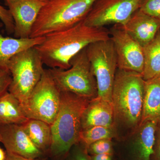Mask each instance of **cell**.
<instances>
[{
  "label": "cell",
  "mask_w": 160,
  "mask_h": 160,
  "mask_svg": "<svg viewBox=\"0 0 160 160\" xmlns=\"http://www.w3.org/2000/svg\"><path fill=\"white\" fill-rule=\"evenodd\" d=\"M44 37L42 42L35 46L44 65L50 68L67 69L76 55L91 43L109 39L110 35L106 27H90L83 20Z\"/></svg>",
  "instance_id": "1"
},
{
  "label": "cell",
  "mask_w": 160,
  "mask_h": 160,
  "mask_svg": "<svg viewBox=\"0 0 160 160\" xmlns=\"http://www.w3.org/2000/svg\"><path fill=\"white\" fill-rule=\"evenodd\" d=\"M145 86L142 74L117 69L112 94L116 122L130 129L139 128L142 115Z\"/></svg>",
  "instance_id": "2"
},
{
  "label": "cell",
  "mask_w": 160,
  "mask_h": 160,
  "mask_svg": "<svg viewBox=\"0 0 160 160\" xmlns=\"http://www.w3.org/2000/svg\"><path fill=\"white\" fill-rule=\"evenodd\" d=\"M61 92L59 109L51 125L50 149L56 155L65 154L80 142L82 116L91 99L69 92Z\"/></svg>",
  "instance_id": "3"
},
{
  "label": "cell",
  "mask_w": 160,
  "mask_h": 160,
  "mask_svg": "<svg viewBox=\"0 0 160 160\" xmlns=\"http://www.w3.org/2000/svg\"><path fill=\"white\" fill-rule=\"evenodd\" d=\"M96 0H50L40 11L30 38L70 28L85 19Z\"/></svg>",
  "instance_id": "4"
},
{
  "label": "cell",
  "mask_w": 160,
  "mask_h": 160,
  "mask_svg": "<svg viewBox=\"0 0 160 160\" xmlns=\"http://www.w3.org/2000/svg\"><path fill=\"white\" fill-rule=\"evenodd\" d=\"M70 64V68L67 69H49L60 91L69 92L90 99L97 97V83L86 47L72 59Z\"/></svg>",
  "instance_id": "5"
},
{
  "label": "cell",
  "mask_w": 160,
  "mask_h": 160,
  "mask_svg": "<svg viewBox=\"0 0 160 160\" xmlns=\"http://www.w3.org/2000/svg\"><path fill=\"white\" fill-rule=\"evenodd\" d=\"M44 63L35 47L21 52L9 61L8 69L12 80L8 91L23 102L41 80Z\"/></svg>",
  "instance_id": "6"
},
{
  "label": "cell",
  "mask_w": 160,
  "mask_h": 160,
  "mask_svg": "<svg viewBox=\"0 0 160 160\" xmlns=\"http://www.w3.org/2000/svg\"><path fill=\"white\" fill-rule=\"evenodd\" d=\"M61 100V91L49 69H45L29 97L21 104L27 118L41 120L51 126L58 112Z\"/></svg>",
  "instance_id": "7"
},
{
  "label": "cell",
  "mask_w": 160,
  "mask_h": 160,
  "mask_svg": "<svg viewBox=\"0 0 160 160\" xmlns=\"http://www.w3.org/2000/svg\"><path fill=\"white\" fill-rule=\"evenodd\" d=\"M88 58L97 83L98 97L112 102V87L118 69L111 39L91 43L86 47Z\"/></svg>",
  "instance_id": "8"
},
{
  "label": "cell",
  "mask_w": 160,
  "mask_h": 160,
  "mask_svg": "<svg viewBox=\"0 0 160 160\" xmlns=\"http://www.w3.org/2000/svg\"><path fill=\"white\" fill-rule=\"evenodd\" d=\"M143 0H96L84 22L90 27L123 25L140 9Z\"/></svg>",
  "instance_id": "9"
},
{
  "label": "cell",
  "mask_w": 160,
  "mask_h": 160,
  "mask_svg": "<svg viewBox=\"0 0 160 160\" xmlns=\"http://www.w3.org/2000/svg\"><path fill=\"white\" fill-rule=\"evenodd\" d=\"M109 32L116 54L118 69L142 74L144 66L143 47L121 25H113Z\"/></svg>",
  "instance_id": "10"
},
{
  "label": "cell",
  "mask_w": 160,
  "mask_h": 160,
  "mask_svg": "<svg viewBox=\"0 0 160 160\" xmlns=\"http://www.w3.org/2000/svg\"><path fill=\"white\" fill-rule=\"evenodd\" d=\"M14 23V38H30L40 11L46 2L43 0H4Z\"/></svg>",
  "instance_id": "11"
},
{
  "label": "cell",
  "mask_w": 160,
  "mask_h": 160,
  "mask_svg": "<svg viewBox=\"0 0 160 160\" xmlns=\"http://www.w3.org/2000/svg\"><path fill=\"white\" fill-rule=\"evenodd\" d=\"M0 138L8 152L31 160H35L42 154V151L32 142L22 125H0Z\"/></svg>",
  "instance_id": "12"
},
{
  "label": "cell",
  "mask_w": 160,
  "mask_h": 160,
  "mask_svg": "<svg viewBox=\"0 0 160 160\" xmlns=\"http://www.w3.org/2000/svg\"><path fill=\"white\" fill-rule=\"evenodd\" d=\"M121 26L144 47L154 39L160 31V19L149 16L138 9Z\"/></svg>",
  "instance_id": "13"
},
{
  "label": "cell",
  "mask_w": 160,
  "mask_h": 160,
  "mask_svg": "<svg viewBox=\"0 0 160 160\" xmlns=\"http://www.w3.org/2000/svg\"><path fill=\"white\" fill-rule=\"evenodd\" d=\"M114 109L111 102L98 97L91 99L83 112L82 130L93 126L115 128Z\"/></svg>",
  "instance_id": "14"
},
{
  "label": "cell",
  "mask_w": 160,
  "mask_h": 160,
  "mask_svg": "<svg viewBox=\"0 0 160 160\" xmlns=\"http://www.w3.org/2000/svg\"><path fill=\"white\" fill-rule=\"evenodd\" d=\"M3 25V23L0 22V29ZM44 38V37L28 38L4 37L0 33V68L8 69L9 61L14 56L40 45Z\"/></svg>",
  "instance_id": "15"
},
{
  "label": "cell",
  "mask_w": 160,
  "mask_h": 160,
  "mask_svg": "<svg viewBox=\"0 0 160 160\" xmlns=\"http://www.w3.org/2000/svg\"><path fill=\"white\" fill-rule=\"evenodd\" d=\"M149 120H155L160 123V74L145 81L142 115L140 126Z\"/></svg>",
  "instance_id": "16"
},
{
  "label": "cell",
  "mask_w": 160,
  "mask_h": 160,
  "mask_svg": "<svg viewBox=\"0 0 160 160\" xmlns=\"http://www.w3.org/2000/svg\"><path fill=\"white\" fill-rule=\"evenodd\" d=\"M159 123L155 120H149L139 127L136 141V149L139 160H151L155 154L156 132Z\"/></svg>",
  "instance_id": "17"
},
{
  "label": "cell",
  "mask_w": 160,
  "mask_h": 160,
  "mask_svg": "<svg viewBox=\"0 0 160 160\" xmlns=\"http://www.w3.org/2000/svg\"><path fill=\"white\" fill-rule=\"evenodd\" d=\"M28 119L21 102L13 95L8 91L0 97V125H22Z\"/></svg>",
  "instance_id": "18"
},
{
  "label": "cell",
  "mask_w": 160,
  "mask_h": 160,
  "mask_svg": "<svg viewBox=\"0 0 160 160\" xmlns=\"http://www.w3.org/2000/svg\"><path fill=\"white\" fill-rule=\"evenodd\" d=\"M22 125L29 139L38 149L42 151L50 148L52 137L50 125L41 120L29 119Z\"/></svg>",
  "instance_id": "19"
},
{
  "label": "cell",
  "mask_w": 160,
  "mask_h": 160,
  "mask_svg": "<svg viewBox=\"0 0 160 160\" xmlns=\"http://www.w3.org/2000/svg\"><path fill=\"white\" fill-rule=\"evenodd\" d=\"M143 48L144 69L142 75L145 81L160 74V32Z\"/></svg>",
  "instance_id": "20"
},
{
  "label": "cell",
  "mask_w": 160,
  "mask_h": 160,
  "mask_svg": "<svg viewBox=\"0 0 160 160\" xmlns=\"http://www.w3.org/2000/svg\"><path fill=\"white\" fill-rule=\"evenodd\" d=\"M115 129L97 126L82 129L80 132V142H82L87 148L92 143L99 140L111 139L116 135Z\"/></svg>",
  "instance_id": "21"
},
{
  "label": "cell",
  "mask_w": 160,
  "mask_h": 160,
  "mask_svg": "<svg viewBox=\"0 0 160 160\" xmlns=\"http://www.w3.org/2000/svg\"><path fill=\"white\" fill-rule=\"evenodd\" d=\"M111 140H101L92 143L87 148L88 152L93 155L103 153L112 154V146Z\"/></svg>",
  "instance_id": "22"
},
{
  "label": "cell",
  "mask_w": 160,
  "mask_h": 160,
  "mask_svg": "<svg viewBox=\"0 0 160 160\" xmlns=\"http://www.w3.org/2000/svg\"><path fill=\"white\" fill-rule=\"evenodd\" d=\"M139 10L149 16L160 19V0H143Z\"/></svg>",
  "instance_id": "23"
},
{
  "label": "cell",
  "mask_w": 160,
  "mask_h": 160,
  "mask_svg": "<svg viewBox=\"0 0 160 160\" xmlns=\"http://www.w3.org/2000/svg\"><path fill=\"white\" fill-rule=\"evenodd\" d=\"M0 20L5 26L6 32L8 34L13 33L14 23L13 18L9 9L4 8L0 5Z\"/></svg>",
  "instance_id": "24"
},
{
  "label": "cell",
  "mask_w": 160,
  "mask_h": 160,
  "mask_svg": "<svg viewBox=\"0 0 160 160\" xmlns=\"http://www.w3.org/2000/svg\"><path fill=\"white\" fill-rule=\"evenodd\" d=\"M12 80L9 70L0 68V97L8 92Z\"/></svg>",
  "instance_id": "25"
},
{
  "label": "cell",
  "mask_w": 160,
  "mask_h": 160,
  "mask_svg": "<svg viewBox=\"0 0 160 160\" xmlns=\"http://www.w3.org/2000/svg\"><path fill=\"white\" fill-rule=\"evenodd\" d=\"M159 126L158 130L157 135L156 137V146L155 149V154L156 156V160H160V123L158 124Z\"/></svg>",
  "instance_id": "26"
},
{
  "label": "cell",
  "mask_w": 160,
  "mask_h": 160,
  "mask_svg": "<svg viewBox=\"0 0 160 160\" xmlns=\"http://www.w3.org/2000/svg\"><path fill=\"white\" fill-rule=\"evenodd\" d=\"M6 158L5 160H35L26 158L13 154L11 152H8L6 151Z\"/></svg>",
  "instance_id": "27"
},
{
  "label": "cell",
  "mask_w": 160,
  "mask_h": 160,
  "mask_svg": "<svg viewBox=\"0 0 160 160\" xmlns=\"http://www.w3.org/2000/svg\"><path fill=\"white\" fill-rule=\"evenodd\" d=\"M111 155L107 153L94 155L92 160H112Z\"/></svg>",
  "instance_id": "28"
},
{
  "label": "cell",
  "mask_w": 160,
  "mask_h": 160,
  "mask_svg": "<svg viewBox=\"0 0 160 160\" xmlns=\"http://www.w3.org/2000/svg\"><path fill=\"white\" fill-rule=\"evenodd\" d=\"M73 160H90L85 152L80 151L77 152Z\"/></svg>",
  "instance_id": "29"
},
{
  "label": "cell",
  "mask_w": 160,
  "mask_h": 160,
  "mask_svg": "<svg viewBox=\"0 0 160 160\" xmlns=\"http://www.w3.org/2000/svg\"><path fill=\"white\" fill-rule=\"evenodd\" d=\"M6 153L0 147V160H5L6 158Z\"/></svg>",
  "instance_id": "30"
},
{
  "label": "cell",
  "mask_w": 160,
  "mask_h": 160,
  "mask_svg": "<svg viewBox=\"0 0 160 160\" xmlns=\"http://www.w3.org/2000/svg\"><path fill=\"white\" fill-rule=\"evenodd\" d=\"M43 1H45V2H48V1H50V0H43Z\"/></svg>",
  "instance_id": "31"
},
{
  "label": "cell",
  "mask_w": 160,
  "mask_h": 160,
  "mask_svg": "<svg viewBox=\"0 0 160 160\" xmlns=\"http://www.w3.org/2000/svg\"><path fill=\"white\" fill-rule=\"evenodd\" d=\"M0 142H1V138H0Z\"/></svg>",
  "instance_id": "32"
},
{
  "label": "cell",
  "mask_w": 160,
  "mask_h": 160,
  "mask_svg": "<svg viewBox=\"0 0 160 160\" xmlns=\"http://www.w3.org/2000/svg\"></svg>",
  "instance_id": "33"
}]
</instances>
